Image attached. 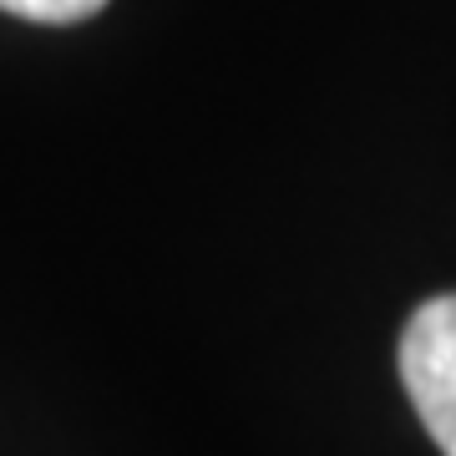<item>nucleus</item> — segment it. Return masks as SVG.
<instances>
[{
    "label": "nucleus",
    "instance_id": "nucleus-1",
    "mask_svg": "<svg viewBox=\"0 0 456 456\" xmlns=\"http://www.w3.org/2000/svg\"><path fill=\"white\" fill-rule=\"evenodd\" d=\"M401 380L426 436L441 456H456V294H436L406 320Z\"/></svg>",
    "mask_w": 456,
    "mask_h": 456
},
{
    "label": "nucleus",
    "instance_id": "nucleus-2",
    "mask_svg": "<svg viewBox=\"0 0 456 456\" xmlns=\"http://www.w3.org/2000/svg\"><path fill=\"white\" fill-rule=\"evenodd\" d=\"M107 0H0V11L26 20H41V26H71V20L97 16Z\"/></svg>",
    "mask_w": 456,
    "mask_h": 456
}]
</instances>
